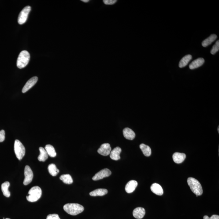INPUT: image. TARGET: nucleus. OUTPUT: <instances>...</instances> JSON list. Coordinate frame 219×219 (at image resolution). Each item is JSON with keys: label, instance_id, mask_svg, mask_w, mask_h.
Masks as SVG:
<instances>
[{"label": "nucleus", "instance_id": "nucleus-1", "mask_svg": "<svg viewBox=\"0 0 219 219\" xmlns=\"http://www.w3.org/2000/svg\"><path fill=\"white\" fill-rule=\"evenodd\" d=\"M64 209L68 214L76 216L84 211V207L78 203H68L64 205Z\"/></svg>", "mask_w": 219, "mask_h": 219}, {"label": "nucleus", "instance_id": "nucleus-2", "mask_svg": "<svg viewBox=\"0 0 219 219\" xmlns=\"http://www.w3.org/2000/svg\"><path fill=\"white\" fill-rule=\"evenodd\" d=\"M187 183L191 191L197 196L202 195L203 190L202 186L197 179L192 177H189L187 179Z\"/></svg>", "mask_w": 219, "mask_h": 219}, {"label": "nucleus", "instance_id": "nucleus-3", "mask_svg": "<svg viewBox=\"0 0 219 219\" xmlns=\"http://www.w3.org/2000/svg\"><path fill=\"white\" fill-rule=\"evenodd\" d=\"M28 194V196H27V200L30 202H36L42 196V190L39 186H34L29 190Z\"/></svg>", "mask_w": 219, "mask_h": 219}, {"label": "nucleus", "instance_id": "nucleus-4", "mask_svg": "<svg viewBox=\"0 0 219 219\" xmlns=\"http://www.w3.org/2000/svg\"><path fill=\"white\" fill-rule=\"evenodd\" d=\"M30 58L29 53L27 50H23L19 54L17 59V66L19 69L25 68L28 65Z\"/></svg>", "mask_w": 219, "mask_h": 219}, {"label": "nucleus", "instance_id": "nucleus-5", "mask_svg": "<svg viewBox=\"0 0 219 219\" xmlns=\"http://www.w3.org/2000/svg\"><path fill=\"white\" fill-rule=\"evenodd\" d=\"M14 151L16 157L19 160H21L25 155V147L18 140H16L15 141Z\"/></svg>", "mask_w": 219, "mask_h": 219}, {"label": "nucleus", "instance_id": "nucleus-6", "mask_svg": "<svg viewBox=\"0 0 219 219\" xmlns=\"http://www.w3.org/2000/svg\"><path fill=\"white\" fill-rule=\"evenodd\" d=\"M31 10V7L29 6H26L20 12L18 17V23L20 24H23L27 21L28 15Z\"/></svg>", "mask_w": 219, "mask_h": 219}, {"label": "nucleus", "instance_id": "nucleus-7", "mask_svg": "<svg viewBox=\"0 0 219 219\" xmlns=\"http://www.w3.org/2000/svg\"><path fill=\"white\" fill-rule=\"evenodd\" d=\"M24 174L25 178L23 181V184L25 186L28 185L32 182L33 177V174L32 170L28 165L26 166L24 168Z\"/></svg>", "mask_w": 219, "mask_h": 219}, {"label": "nucleus", "instance_id": "nucleus-8", "mask_svg": "<svg viewBox=\"0 0 219 219\" xmlns=\"http://www.w3.org/2000/svg\"><path fill=\"white\" fill-rule=\"evenodd\" d=\"M111 174V172L108 168H104L96 174L93 176L92 179L94 181L101 180L104 178L109 177Z\"/></svg>", "mask_w": 219, "mask_h": 219}, {"label": "nucleus", "instance_id": "nucleus-9", "mask_svg": "<svg viewBox=\"0 0 219 219\" xmlns=\"http://www.w3.org/2000/svg\"><path fill=\"white\" fill-rule=\"evenodd\" d=\"M111 147L109 143H104L101 146L98 152L99 154L103 156H107L110 154Z\"/></svg>", "mask_w": 219, "mask_h": 219}, {"label": "nucleus", "instance_id": "nucleus-10", "mask_svg": "<svg viewBox=\"0 0 219 219\" xmlns=\"http://www.w3.org/2000/svg\"><path fill=\"white\" fill-rule=\"evenodd\" d=\"M38 80V78L37 76L33 77L27 82L22 90V92L25 93L28 91L33 86L37 83Z\"/></svg>", "mask_w": 219, "mask_h": 219}, {"label": "nucleus", "instance_id": "nucleus-11", "mask_svg": "<svg viewBox=\"0 0 219 219\" xmlns=\"http://www.w3.org/2000/svg\"><path fill=\"white\" fill-rule=\"evenodd\" d=\"M138 186V182L135 180H131L129 181L126 185L125 191L128 193L130 194L133 192Z\"/></svg>", "mask_w": 219, "mask_h": 219}, {"label": "nucleus", "instance_id": "nucleus-12", "mask_svg": "<svg viewBox=\"0 0 219 219\" xmlns=\"http://www.w3.org/2000/svg\"><path fill=\"white\" fill-rule=\"evenodd\" d=\"M145 214V210L142 207H137L134 209L133 215L135 218L141 219L143 218Z\"/></svg>", "mask_w": 219, "mask_h": 219}, {"label": "nucleus", "instance_id": "nucleus-13", "mask_svg": "<svg viewBox=\"0 0 219 219\" xmlns=\"http://www.w3.org/2000/svg\"><path fill=\"white\" fill-rule=\"evenodd\" d=\"M186 155L185 153L176 152L174 153L172 158L176 164H181L185 160Z\"/></svg>", "mask_w": 219, "mask_h": 219}, {"label": "nucleus", "instance_id": "nucleus-14", "mask_svg": "<svg viewBox=\"0 0 219 219\" xmlns=\"http://www.w3.org/2000/svg\"><path fill=\"white\" fill-rule=\"evenodd\" d=\"M150 190L153 193L156 194L157 195L161 196L164 193L162 187L158 183H153L150 187Z\"/></svg>", "mask_w": 219, "mask_h": 219}, {"label": "nucleus", "instance_id": "nucleus-15", "mask_svg": "<svg viewBox=\"0 0 219 219\" xmlns=\"http://www.w3.org/2000/svg\"><path fill=\"white\" fill-rule=\"evenodd\" d=\"M121 149L120 147H116L110 152V157L114 160H118L120 159V154L121 152Z\"/></svg>", "mask_w": 219, "mask_h": 219}, {"label": "nucleus", "instance_id": "nucleus-16", "mask_svg": "<svg viewBox=\"0 0 219 219\" xmlns=\"http://www.w3.org/2000/svg\"><path fill=\"white\" fill-rule=\"evenodd\" d=\"M123 135L126 139L132 140L135 139V132L129 128H125L123 130Z\"/></svg>", "mask_w": 219, "mask_h": 219}, {"label": "nucleus", "instance_id": "nucleus-17", "mask_svg": "<svg viewBox=\"0 0 219 219\" xmlns=\"http://www.w3.org/2000/svg\"><path fill=\"white\" fill-rule=\"evenodd\" d=\"M205 62V60L203 58H200L194 60L189 65L190 69H194L199 68L204 64Z\"/></svg>", "mask_w": 219, "mask_h": 219}, {"label": "nucleus", "instance_id": "nucleus-18", "mask_svg": "<svg viewBox=\"0 0 219 219\" xmlns=\"http://www.w3.org/2000/svg\"><path fill=\"white\" fill-rule=\"evenodd\" d=\"M108 190L106 189H98L90 193V195L92 196H103L108 193Z\"/></svg>", "mask_w": 219, "mask_h": 219}, {"label": "nucleus", "instance_id": "nucleus-19", "mask_svg": "<svg viewBox=\"0 0 219 219\" xmlns=\"http://www.w3.org/2000/svg\"><path fill=\"white\" fill-rule=\"evenodd\" d=\"M9 186H10V183L8 181L5 182L1 185V190L3 193V195L4 196L8 198L10 197L11 195L10 191L8 190Z\"/></svg>", "mask_w": 219, "mask_h": 219}, {"label": "nucleus", "instance_id": "nucleus-20", "mask_svg": "<svg viewBox=\"0 0 219 219\" xmlns=\"http://www.w3.org/2000/svg\"><path fill=\"white\" fill-rule=\"evenodd\" d=\"M217 36L215 34H212L210 36L205 39L202 42V45L204 47H206V46H209L211 44L214 42L217 39Z\"/></svg>", "mask_w": 219, "mask_h": 219}, {"label": "nucleus", "instance_id": "nucleus-21", "mask_svg": "<svg viewBox=\"0 0 219 219\" xmlns=\"http://www.w3.org/2000/svg\"><path fill=\"white\" fill-rule=\"evenodd\" d=\"M39 150L40 151V155L38 157V160L44 162L48 159V155L46 150L43 147H39Z\"/></svg>", "mask_w": 219, "mask_h": 219}, {"label": "nucleus", "instance_id": "nucleus-22", "mask_svg": "<svg viewBox=\"0 0 219 219\" xmlns=\"http://www.w3.org/2000/svg\"><path fill=\"white\" fill-rule=\"evenodd\" d=\"M191 59H192V56L191 55L188 54L185 56L179 62V68H183L186 67V65H187L188 63L190 62Z\"/></svg>", "mask_w": 219, "mask_h": 219}, {"label": "nucleus", "instance_id": "nucleus-23", "mask_svg": "<svg viewBox=\"0 0 219 219\" xmlns=\"http://www.w3.org/2000/svg\"><path fill=\"white\" fill-rule=\"evenodd\" d=\"M140 148L142 150V153L146 157H149L151 155V150L149 146L144 144H141L140 145Z\"/></svg>", "mask_w": 219, "mask_h": 219}, {"label": "nucleus", "instance_id": "nucleus-24", "mask_svg": "<svg viewBox=\"0 0 219 219\" xmlns=\"http://www.w3.org/2000/svg\"><path fill=\"white\" fill-rule=\"evenodd\" d=\"M45 150L47 152L48 155L50 156V157H54L57 155V153L56 152L55 150L54 147L51 145H46L45 147Z\"/></svg>", "mask_w": 219, "mask_h": 219}, {"label": "nucleus", "instance_id": "nucleus-25", "mask_svg": "<svg viewBox=\"0 0 219 219\" xmlns=\"http://www.w3.org/2000/svg\"><path fill=\"white\" fill-rule=\"evenodd\" d=\"M60 179L65 184H71L73 182V179L69 174L63 175L60 176Z\"/></svg>", "mask_w": 219, "mask_h": 219}, {"label": "nucleus", "instance_id": "nucleus-26", "mask_svg": "<svg viewBox=\"0 0 219 219\" xmlns=\"http://www.w3.org/2000/svg\"><path fill=\"white\" fill-rule=\"evenodd\" d=\"M48 170L49 173L53 176H56L58 174L59 170L57 168L56 165L54 164H50L48 166Z\"/></svg>", "mask_w": 219, "mask_h": 219}, {"label": "nucleus", "instance_id": "nucleus-27", "mask_svg": "<svg viewBox=\"0 0 219 219\" xmlns=\"http://www.w3.org/2000/svg\"><path fill=\"white\" fill-rule=\"evenodd\" d=\"M219 41L217 40L216 43L213 46V48L211 50V53L212 54L214 55L216 54L217 52L219 51Z\"/></svg>", "mask_w": 219, "mask_h": 219}, {"label": "nucleus", "instance_id": "nucleus-28", "mask_svg": "<svg viewBox=\"0 0 219 219\" xmlns=\"http://www.w3.org/2000/svg\"><path fill=\"white\" fill-rule=\"evenodd\" d=\"M103 1L106 5H113L117 2L116 0H104Z\"/></svg>", "mask_w": 219, "mask_h": 219}, {"label": "nucleus", "instance_id": "nucleus-29", "mask_svg": "<svg viewBox=\"0 0 219 219\" xmlns=\"http://www.w3.org/2000/svg\"><path fill=\"white\" fill-rule=\"evenodd\" d=\"M46 219H61L58 214H49L47 216Z\"/></svg>", "mask_w": 219, "mask_h": 219}, {"label": "nucleus", "instance_id": "nucleus-30", "mask_svg": "<svg viewBox=\"0 0 219 219\" xmlns=\"http://www.w3.org/2000/svg\"><path fill=\"white\" fill-rule=\"evenodd\" d=\"M5 139V131L4 130L0 131V142H3Z\"/></svg>", "mask_w": 219, "mask_h": 219}, {"label": "nucleus", "instance_id": "nucleus-31", "mask_svg": "<svg viewBox=\"0 0 219 219\" xmlns=\"http://www.w3.org/2000/svg\"><path fill=\"white\" fill-rule=\"evenodd\" d=\"M204 219H219V216L217 215H213L211 217H209L207 216H205L203 217Z\"/></svg>", "mask_w": 219, "mask_h": 219}, {"label": "nucleus", "instance_id": "nucleus-32", "mask_svg": "<svg viewBox=\"0 0 219 219\" xmlns=\"http://www.w3.org/2000/svg\"><path fill=\"white\" fill-rule=\"evenodd\" d=\"M81 1L84 3H87L89 2V0H82Z\"/></svg>", "mask_w": 219, "mask_h": 219}, {"label": "nucleus", "instance_id": "nucleus-33", "mask_svg": "<svg viewBox=\"0 0 219 219\" xmlns=\"http://www.w3.org/2000/svg\"><path fill=\"white\" fill-rule=\"evenodd\" d=\"M217 130H218V132L219 133V127H218V128H217Z\"/></svg>", "mask_w": 219, "mask_h": 219}, {"label": "nucleus", "instance_id": "nucleus-34", "mask_svg": "<svg viewBox=\"0 0 219 219\" xmlns=\"http://www.w3.org/2000/svg\"><path fill=\"white\" fill-rule=\"evenodd\" d=\"M9 219V218H6V219Z\"/></svg>", "mask_w": 219, "mask_h": 219}]
</instances>
